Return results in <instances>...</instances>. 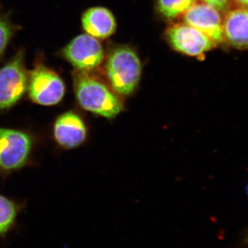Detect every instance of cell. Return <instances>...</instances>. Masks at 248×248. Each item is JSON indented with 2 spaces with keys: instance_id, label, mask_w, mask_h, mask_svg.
<instances>
[{
  "instance_id": "ba28073f",
  "label": "cell",
  "mask_w": 248,
  "mask_h": 248,
  "mask_svg": "<svg viewBox=\"0 0 248 248\" xmlns=\"http://www.w3.org/2000/svg\"><path fill=\"white\" fill-rule=\"evenodd\" d=\"M186 24L195 27L215 44L224 42L223 20L219 11L205 3H196L184 14Z\"/></svg>"
},
{
  "instance_id": "8fae6325",
  "label": "cell",
  "mask_w": 248,
  "mask_h": 248,
  "mask_svg": "<svg viewBox=\"0 0 248 248\" xmlns=\"http://www.w3.org/2000/svg\"><path fill=\"white\" fill-rule=\"evenodd\" d=\"M83 29L86 33L97 39L110 37L116 30L115 17L104 7L91 8L83 14Z\"/></svg>"
},
{
  "instance_id": "52a82bcc",
  "label": "cell",
  "mask_w": 248,
  "mask_h": 248,
  "mask_svg": "<svg viewBox=\"0 0 248 248\" xmlns=\"http://www.w3.org/2000/svg\"><path fill=\"white\" fill-rule=\"evenodd\" d=\"M170 44L177 51L200 56L212 50L216 44L202 31L187 24L171 26L166 32Z\"/></svg>"
},
{
  "instance_id": "7a4b0ae2",
  "label": "cell",
  "mask_w": 248,
  "mask_h": 248,
  "mask_svg": "<svg viewBox=\"0 0 248 248\" xmlns=\"http://www.w3.org/2000/svg\"><path fill=\"white\" fill-rule=\"evenodd\" d=\"M141 63L133 49L121 46L111 53L107 60V73L116 93L128 95L135 91L141 76Z\"/></svg>"
},
{
  "instance_id": "6da1fadb",
  "label": "cell",
  "mask_w": 248,
  "mask_h": 248,
  "mask_svg": "<svg viewBox=\"0 0 248 248\" xmlns=\"http://www.w3.org/2000/svg\"><path fill=\"white\" fill-rule=\"evenodd\" d=\"M75 90L78 102L89 112L111 119L123 110V104L108 87L86 72L75 76Z\"/></svg>"
},
{
  "instance_id": "2e32d148",
  "label": "cell",
  "mask_w": 248,
  "mask_h": 248,
  "mask_svg": "<svg viewBox=\"0 0 248 248\" xmlns=\"http://www.w3.org/2000/svg\"><path fill=\"white\" fill-rule=\"evenodd\" d=\"M234 1L239 5V7L248 9V0H234Z\"/></svg>"
},
{
  "instance_id": "7c38bea8",
  "label": "cell",
  "mask_w": 248,
  "mask_h": 248,
  "mask_svg": "<svg viewBox=\"0 0 248 248\" xmlns=\"http://www.w3.org/2000/svg\"><path fill=\"white\" fill-rule=\"evenodd\" d=\"M19 213L17 204L0 195V239H5L16 226Z\"/></svg>"
},
{
  "instance_id": "277c9868",
  "label": "cell",
  "mask_w": 248,
  "mask_h": 248,
  "mask_svg": "<svg viewBox=\"0 0 248 248\" xmlns=\"http://www.w3.org/2000/svg\"><path fill=\"white\" fill-rule=\"evenodd\" d=\"M28 90L31 99L36 104L53 106L62 100L65 86L55 72L38 64L29 76Z\"/></svg>"
},
{
  "instance_id": "9c48e42d",
  "label": "cell",
  "mask_w": 248,
  "mask_h": 248,
  "mask_svg": "<svg viewBox=\"0 0 248 248\" xmlns=\"http://www.w3.org/2000/svg\"><path fill=\"white\" fill-rule=\"evenodd\" d=\"M53 133L59 144L64 148H74L84 142L86 128L79 115L68 112L58 117L54 125Z\"/></svg>"
},
{
  "instance_id": "8992f818",
  "label": "cell",
  "mask_w": 248,
  "mask_h": 248,
  "mask_svg": "<svg viewBox=\"0 0 248 248\" xmlns=\"http://www.w3.org/2000/svg\"><path fill=\"white\" fill-rule=\"evenodd\" d=\"M32 141L29 135L13 129L0 128V169L13 170L27 162Z\"/></svg>"
},
{
  "instance_id": "e0dca14e",
  "label": "cell",
  "mask_w": 248,
  "mask_h": 248,
  "mask_svg": "<svg viewBox=\"0 0 248 248\" xmlns=\"http://www.w3.org/2000/svg\"><path fill=\"white\" fill-rule=\"evenodd\" d=\"M246 195H247L248 197V183L247 184V185H246Z\"/></svg>"
},
{
  "instance_id": "4fadbf2b",
  "label": "cell",
  "mask_w": 248,
  "mask_h": 248,
  "mask_svg": "<svg viewBox=\"0 0 248 248\" xmlns=\"http://www.w3.org/2000/svg\"><path fill=\"white\" fill-rule=\"evenodd\" d=\"M197 0H158V11L161 16L167 19H174L197 3Z\"/></svg>"
},
{
  "instance_id": "5b68a950",
  "label": "cell",
  "mask_w": 248,
  "mask_h": 248,
  "mask_svg": "<svg viewBox=\"0 0 248 248\" xmlns=\"http://www.w3.org/2000/svg\"><path fill=\"white\" fill-rule=\"evenodd\" d=\"M62 55L78 71H93L102 63L104 49L97 38L83 34L76 37L62 50Z\"/></svg>"
},
{
  "instance_id": "5bb4252c",
  "label": "cell",
  "mask_w": 248,
  "mask_h": 248,
  "mask_svg": "<svg viewBox=\"0 0 248 248\" xmlns=\"http://www.w3.org/2000/svg\"><path fill=\"white\" fill-rule=\"evenodd\" d=\"M12 35L13 28L11 24L0 19V56L4 53Z\"/></svg>"
},
{
  "instance_id": "3957f363",
  "label": "cell",
  "mask_w": 248,
  "mask_h": 248,
  "mask_svg": "<svg viewBox=\"0 0 248 248\" xmlns=\"http://www.w3.org/2000/svg\"><path fill=\"white\" fill-rule=\"evenodd\" d=\"M28 84L24 54L19 51L0 69V109L15 105L27 91Z\"/></svg>"
},
{
  "instance_id": "30bf717a",
  "label": "cell",
  "mask_w": 248,
  "mask_h": 248,
  "mask_svg": "<svg viewBox=\"0 0 248 248\" xmlns=\"http://www.w3.org/2000/svg\"><path fill=\"white\" fill-rule=\"evenodd\" d=\"M225 40L238 49L248 48V9L238 8L227 13L223 20Z\"/></svg>"
},
{
  "instance_id": "9a60e30c",
  "label": "cell",
  "mask_w": 248,
  "mask_h": 248,
  "mask_svg": "<svg viewBox=\"0 0 248 248\" xmlns=\"http://www.w3.org/2000/svg\"><path fill=\"white\" fill-rule=\"evenodd\" d=\"M203 3L213 6L218 11H226L229 9L232 0H202Z\"/></svg>"
}]
</instances>
